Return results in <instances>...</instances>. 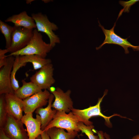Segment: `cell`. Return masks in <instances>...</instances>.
<instances>
[{
  "label": "cell",
  "mask_w": 139,
  "mask_h": 139,
  "mask_svg": "<svg viewBox=\"0 0 139 139\" xmlns=\"http://www.w3.org/2000/svg\"><path fill=\"white\" fill-rule=\"evenodd\" d=\"M52 49L50 43L47 44L43 39L42 36L37 29L33 30V35L28 45L22 49L7 55H37L45 58L48 53Z\"/></svg>",
  "instance_id": "cell-1"
},
{
  "label": "cell",
  "mask_w": 139,
  "mask_h": 139,
  "mask_svg": "<svg viewBox=\"0 0 139 139\" xmlns=\"http://www.w3.org/2000/svg\"><path fill=\"white\" fill-rule=\"evenodd\" d=\"M79 122V118L72 111L67 114L63 111H57L53 119L43 131L55 127L65 129L68 132H78L81 131L78 126Z\"/></svg>",
  "instance_id": "cell-2"
},
{
  "label": "cell",
  "mask_w": 139,
  "mask_h": 139,
  "mask_svg": "<svg viewBox=\"0 0 139 139\" xmlns=\"http://www.w3.org/2000/svg\"><path fill=\"white\" fill-rule=\"evenodd\" d=\"M108 90H106L103 96L98 99L97 103L95 106H90L89 108L82 110L72 109L71 111L74 114L79 118L80 121L83 122L86 125L90 126L92 125V122L89 120V119L92 117L99 116L105 119L106 125L108 127H111V124L110 119L115 116H118L123 117L119 115L115 114L109 117L103 115L101 112L100 104L103 98L107 93Z\"/></svg>",
  "instance_id": "cell-3"
},
{
  "label": "cell",
  "mask_w": 139,
  "mask_h": 139,
  "mask_svg": "<svg viewBox=\"0 0 139 139\" xmlns=\"http://www.w3.org/2000/svg\"><path fill=\"white\" fill-rule=\"evenodd\" d=\"M31 16L35 21L38 31L45 33L49 37L52 49L56 44L60 43L59 38L53 32L57 30L58 27L55 23L49 21L47 15L39 12L32 13Z\"/></svg>",
  "instance_id": "cell-4"
},
{
  "label": "cell",
  "mask_w": 139,
  "mask_h": 139,
  "mask_svg": "<svg viewBox=\"0 0 139 139\" xmlns=\"http://www.w3.org/2000/svg\"><path fill=\"white\" fill-rule=\"evenodd\" d=\"M13 27L11 45L7 49L10 53L25 48L29 43L33 35V29L15 25Z\"/></svg>",
  "instance_id": "cell-5"
},
{
  "label": "cell",
  "mask_w": 139,
  "mask_h": 139,
  "mask_svg": "<svg viewBox=\"0 0 139 139\" xmlns=\"http://www.w3.org/2000/svg\"><path fill=\"white\" fill-rule=\"evenodd\" d=\"M54 70L53 65L48 64L36 72L30 77V80L42 90L48 89L55 82L53 77Z\"/></svg>",
  "instance_id": "cell-6"
},
{
  "label": "cell",
  "mask_w": 139,
  "mask_h": 139,
  "mask_svg": "<svg viewBox=\"0 0 139 139\" xmlns=\"http://www.w3.org/2000/svg\"><path fill=\"white\" fill-rule=\"evenodd\" d=\"M99 26L101 29L105 36V39L103 42L99 47H96L97 50H99L104 45L106 44H112L117 45L122 47L125 50V54H128L129 51L128 48H132L134 51H139V45L135 46L132 44L127 40L128 38L124 39L115 33L114 29L116 26L115 22L112 28L110 30L105 29L100 24L98 21Z\"/></svg>",
  "instance_id": "cell-7"
},
{
  "label": "cell",
  "mask_w": 139,
  "mask_h": 139,
  "mask_svg": "<svg viewBox=\"0 0 139 139\" xmlns=\"http://www.w3.org/2000/svg\"><path fill=\"white\" fill-rule=\"evenodd\" d=\"M21 120L8 114L6 123L2 129L11 139H28L26 130Z\"/></svg>",
  "instance_id": "cell-8"
},
{
  "label": "cell",
  "mask_w": 139,
  "mask_h": 139,
  "mask_svg": "<svg viewBox=\"0 0 139 139\" xmlns=\"http://www.w3.org/2000/svg\"><path fill=\"white\" fill-rule=\"evenodd\" d=\"M15 56L7 55L6 64L0 70V95L14 93L11 82V75Z\"/></svg>",
  "instance_id": "cell-9"
},
{
  "label": "cell",
  "mask_w": 139,
  "mask_h": 139,
  "mask_svg": "<svg viewBox=\"0 0 139 139\" xmlns=\"http://www.w3.org/2000/svg\"><path fill=\"white\" fill-rule=\"evenodd\" d=\"M50 94L48 90H45L23 100V111L25 114L32 113L37 108L46 105Z\"/></svg>",
  "instance_id": "cell-10"
},
{
  "label": "cell",
  "mask_w": 139,
  "mask_h": 139,
  "mask_svg": "<svg viewBox=\"0 0 139 139\" xmlns=\"http://www.w3.org/2000/svg\"><path fill=\"white\" fill-rule=\"evenodd\" d=\"M71 92L70 90L64 92L59 88H56L55 91L51 93L55 98L54 101L51 104L52 108L57 111L66 113L71 112L73 108V102L70 97Z\"/></svg>",
  "instance_id": "cell-11"
},
{
  "label": "cell",
  "mask_w": 139,
  "mask_h": 139,
  "mask_svg": "<svg viewBox=\"0 0 139 139\" xmlns=\"http://www.w3.org/2000/svg\"><path fill=\"white\" fill-rule=\"evenodd\" d=\"M5 99L8 114L21 120L23 116V100L17 97L14 93L5 94Z\"/></svg>",
  "instance_id": "cell-12"
},
{
  "label": "cell",
  "mask_w": 139,
  "mask_h": 139,
  "mask_svg": "<svg viewBox=\"0 0 139 139\" xmlns=\"http://www.w3.org/2000/svg\"><path fill=\"white\" fill-rule=\"evenodd\" d=\"M21 120L26 127L28 139H36L43 132L39 115L37 114L36 118H34L32 113L27 114L23 116Z\"/></svg>",
  "instance_id": "cell-13"
},
{
  "label": "cell",
  "mask_w": 139,
  "mask_h": 139,
  "mask_svg": "<svg viewBox=\"0 0 139 139\" xmlns=\"http://www.w3.org/2000/svg\"><path fill=\"white\" fill-rule=\"evenodd\" d=\"M15 56L14 62L20 68L25 65L27 63L30 62L32 64L33 69L36 70L51 63L50 59L44 58L37 55H17Z\"/></svg>",
  "instance_id": "cell-14"
},
{
  "label": "cell",
  "mask_w": 139,
  "mask_h": 139,
  "mask_svg": "<svg viewBox=\"0 0 139 139\" xmlns=\"http://www.w3.org/2000/svg\"><path fill=\"white\" fill-rule=\"evenodd\" d=\"M54 95L50 94L48 99V104L44 108L42 107L39 108L36 110L35 113L40 117L41 122V129L43 131L49 123L52 120L56 114L57 110L51 109V104L54 98Z\"/></svg>",
  "instance_id": "cell-15"
},
{
  "label": "cell",
  "mask_w": 139,
  "mask_h": 139,
  "mask_svg": "<svg viewBox=\"0 0 139 139\" xmlns=\"http://www.w3.org/2000/svg\"><path fill=\"white\" fill-rule=\"evenodd\" d=\"M5 22H12L14 25L33 29L36 28V23L31 17L29 16L25 11L9 17L5 20Z\"/></svg>",
  "instance_id": "cell-16"
},
{
  "label": "cell",
  "mask_w": 139,
  "mask_h": 139,
  "mask_svg": "<svg viewBox=\"0 0 139 139\" xmlns=\"http://www.w3.org/2000/svg\"><path fill=\"white\" fill-rule=\"evenodd\" d=\"M22 86L14 92V94L20 99L24 100L42 90L31 81L27 82L24 80L22 81Z\"/></svg>",
  "instance_id": "cell-17"
},
{
  "label": "cell",
  "mask_w": 139,
  "mask_h": 139,
  "mask_svg": "<svg viewBox=\"0 0 139 139\" xmlns=\"http://www.w3.org/2000/svg\"><path fill=\"white\" fill-rule=\"evenodd\" d=\"M50 139H74L78 132H66L63 129L53 127L46 131Z\"/></svg>",
  "instance_id": "cell-18"
},
{
  "label": "cell",
  "mask_w": 139,
  "mask_h": 139,
  "mask_svg": "<svg viewBox=\"0 0 139 139\" xmlns=\"http://www.w3.org/2000/svg\"><path fill=\"white\" fill-rule=\"evenodd\" d=\"M13 29V27L11 26L0 20V30L1 33L4 35L5 40L6 49H8L11 46Z\"/></svg>",
  "instance_id": "cell-19"
},
{
  "label": "cell",
  "mask_w": 139,
  "mask_h": 139,
  "mask_svg": "<svg viewBox=\"0 0 139 139\" xmlns=\"http://www.w3.org/2000/svg\"><path fill=\"white\" fill-rule=\"evenodd\" d=\"M7 115L5 107V94L0 95V129H2L5 125Z\"/></svg>",
  "instance_id": "cell-20"
},
{
  "label": "cell",
  "mask_w": 139,
  "mask_h": 139,
  "mask_svg": "<svg viewBox=\"0 0 139 139\" xmlns=\"http://www.w3.org/2000/svg\"><path fill=\"white\" fill-rule=\"evenodd\" d=\"M78 127L82 133H84L88 136L89 139H99L98 137L94 135L92 129L94 128L93 125L87 126L82 122H79Z\"/></svg>",
  "instance_id": "cell-21"
},
{
  "label": "cell",
  "mask_w": 139,
  "mask_h": 139,
  "mask_svg": "<svg viewBox=\"0 0 139 139\" xmlns=\"http://www.w3.org/2000/svg\"><path fill=\"white\" fill-rule=\"evenodd\" d=\"M139 1V0H131L128 1H119V4L123 6L124 8L120 11L118 18L121 15L123 12H129L131 6Z\"/></svg>",
  "instance_id": "cell-22"
},
{
  "label": "cell",
  "mask_w": 139,
  "mask_h": 139,
  "mask_svg": "<svg viewBox=\"0 0 139 139\" xmlns=\"http://www.w3.org/2000/svg\"><path fill=\"white\" fill-rule=\"evenodd\" d=\"M8 52L7 49H0V68L4 66L6 64L7 55L5 54Z\"/></svg>",
  "instance_id": "cell-23"
},
{
  "label": "cell",
  "mask_w": 139,
  "mask_h": 139,
  "mask_svg": "<svg viewBox=\"0 0 139 139\" xmlns=\"http://www.w3.org/2000/svg\"><path fill=\"white\" fill-rule=\"evenodd\" d=\"M0 139H11L4 133L2 129H0Z\"/></svg>",
  "instance_id": "cell-24"
},
{
  "label": "cell",
  "mask_w": 139,
  "mask_h": 139,
  "mask_svg": "<svg viewBox=\"0 0 139 139\" xmlns=\"http://www.w3.org/2000/svg\"><path fill=\"white\" fill-rule=\"evenodd\" d=\"M41 139H50L46 131H43L41 134Z\"/></svg>",
  "instance_id": "cell-25"
},
{
  "label": "cell",
  "mask_w": 139,
  "mask_h": 139,
  "mask_svg": "<svg viewBox=\"0 0 139 139\" xmlns=\"http://www.w3.org/2000/svg\"><path fill=\"white\" fill-rule=\"evenodd\" d=\"M56 88L54 86H51L48 90L51 93L56 90Z\"/></svg>",
  "instance_id": "cell-26"
},
{
  "label": "cell",
  "mask_w": 139,
  "mask_h": 139,
  "mask_svg": "<svg viewBox=\"0 0 139 139\" xmlns=\"http://www.w3.org/2000/svg\"><path fill=\"white\" fill-rule=\"evenodd\" d=\"M103 135L104 137L106 139H110L109 135L106 133H103Z\"/></svg>",
  "instance_id": "cell-27"
},
{
  "label": "cell",
  "mask_w": 139,
  "mask_h": 139,
  "mask_svg": "<svg viewBox=\"0 0 139 139\" xmlns=\"http://www.w3.org/2000/svg\"><path fill=\"white\" fill-rule=\"evenodd\" d=\"M132 139H139V134L134 136Z\"/></svg>",
  "instance_id": "cell-28"
},
{
  "label": "cell",
  "mask_w": 139,
  "mask_h": 139,
  "mask_svg": "<svg viewBox=\"0 0 139 139\" xmlns=\"http://www.w3.org/2000/svg\"><path fill=\"white\" fill-rule=\"evenodd\" d=\"M26 1H26V3L27 4H28L30 3H31V2H32V1H33L32 0H27Z\"/></svg>",
  "instance_id": "cell-29"
},
{
  "label": "cell",
  "mask_w": 139,
  "mask_h": 139,
  "mask_svg": "<svg viewBox=\"0 0 139 139\" xmlns=\"http://www.w3.org/2000/svg\"><path fill=\"white\" fill-rule=\"evenodd\" d=\"M36 139H41V136L40 135H39Z\"/></svg>",
  "instance_id": "cell-30"
}]
</instances>
